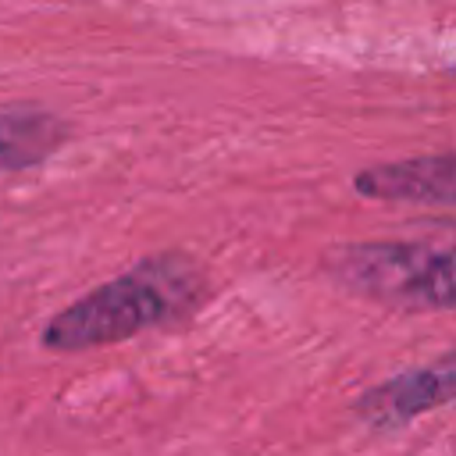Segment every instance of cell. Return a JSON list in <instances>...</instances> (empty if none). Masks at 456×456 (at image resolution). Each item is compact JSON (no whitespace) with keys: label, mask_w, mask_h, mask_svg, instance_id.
<instances>
[{"label":"cell","mask_w":456,"mask_h":456,"mask_svg":"<svg viewBox=\"0 0 456 456\" xmlns=\"http://www.w3.org/2000/svg\"><path fill=\"white\" fill-rule=\"evenodd\" d=\"M207 296L203 271L182 253L146 256L125 274L96 285L61 314H53L39 335L50 353H82L114 346L160 324L189 317Z\"/></svg>","instance_id":"1"},{"label":"cell","mask_w":456,"mask_h":456,"mask_svg":"<svg viewBox=\"0 0 456 456\" xmlns=\"http://www.w3.org/2000/svg\"><path fill=\"white\" fill-rule=\"evenodd\" d=\"M324 271L385 306L456 310V246L349 242L324 253Z\"/></svg>","instance_id":"2"},{"label":"cell","mask_w":456,"mask_h":456,"mask_svg":"<svg viewBox=\"0 0 456 456\" xmlns=\"http://www.w3.org/2000/svg\"><path fill=\"white\" fill-rule=\"evenodd\" d=\"M353 189L370 200L452 203L456 207V153H424L410 160L374 164L353 178Z\"/></svg>","instance_id":"4"},{"label":"cell","mask_w":456,"mask_h":456,"mask_svg":"<svg viewBox=\"0 0 456 456\" xmlns=\"http://www.w3.org/2000/svg\"><path fill=\"white\" fill-rule=\"evenodd\" d=\"M68 139V125L43 107L0 110V175L25 171L57 153Z\"/></svg>","instance_id":"5"},{"label":"cell","mask_w":456,"mask_h":456,"mask_svg":"<svg viewBox=\"0 0 456 456\" xmlns=\"http://www.w3.org/2000/svg\"><path fill=\"white\" fill-rule=\"evenodd\" d=\"M456 399V346L420 367L392 374L356 395L353 413L370 431H395Z\"/></svg>","instance_id":"3"}]
</instances>
